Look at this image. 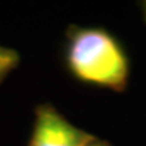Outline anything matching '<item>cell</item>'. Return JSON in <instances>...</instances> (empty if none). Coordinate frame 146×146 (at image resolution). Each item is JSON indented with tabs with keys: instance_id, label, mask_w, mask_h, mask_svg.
<instances>
[{
	"instance_id": "cell-1",
	"label": "cell",
	"mask_w": 146,
	"mask_h": 146,
	"mask_svg": "<svg viewBox=\"0 0 146 146\" xmlns=\"http://www.w3.org/2000/svg\"><path fill=\"white\" fill-rule=\"evenodd\" d=\"M61 56L65 70L77 83L118 94L127 89L130 56L119 38L104 27L68 26Z\"/></svg>"
},
{
	"instance_id": "cell-2",
	"label": "cell",
	"mask_w": 146,
	"mask_h": 146,
	"mask_svg": "<svg viewBox=\"0 0 146 146\" xmlns=\"http://www.w3.org/2000/svg\"><path fill=\"white\" fill-rule=\"evenodd\" d=\"M92 135L70 123L53 104L41 103L34 107L26 146H84Z\"/></svg>"
},
{
	"instance_id": "cell-3",
	"label": "cell",
	"mask_w": 146,
	"mask_h": 146,
	"mask_svg": "<svg viewBox=\"0 0 146 146\" xmlns=\"http://www.w3.org/2000/svg\"><path fill=\"white\" fill-rule=\"evenodd\" d=\"M21 53L18 50L0 45V85L21 65Z\"/></svg>"
},
{
	"instance_id": "cell-4",
	"label": "cell",
	"mask_w": 146,
	"mask_h": 146,
	"mask_svg": "<svg viewBox=\"0 0 146 146\" xmlns=\"http://www.w3.org/2000/svg\"><path fill=\"white\" fill-rule=\"evenodd\" d=\"M84 146H112L108 141H104V139H100L96 135H92V138L89 139Z\"/></svg>"
},
{
	"instance_id": "cell-5",
	"label": "cell",
	"mask_w": 146,
	"mask_h": 146,
	"mask_svg": "<svg viewBox=\"0 0 146 146\" xmlns=\"http://www.w3.org/2000/svg\"><path fill=\"white\" fill-rule=\"evenodd\" d=\"M141 10H142V15H143V21L146 23V0L141 1Z\"/></svg>"
}]
</instances>
